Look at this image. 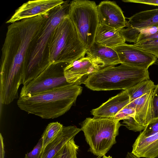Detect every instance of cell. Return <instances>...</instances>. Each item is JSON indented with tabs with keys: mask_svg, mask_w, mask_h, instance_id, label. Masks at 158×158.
<instances>
[{
	"mask_svg": "<svg viewBox=\"0 0 158 158\" xmlns=\"http://www.w3.org/2000/svg\"><path fill=\"white\" fill-rule=\"evenodd\" d=\"M47 16L40 15L11 23L7 27L2 48L0 99L12 102L19 98L23 75L33 42Z\"/></svg>",
	"mask_w": 158,
	"mask_h": 158,
	"instance_id": "6da1fadb",
	"label": "cell"
},
{
	"mask_svg": "<svg viewBox=\"0 0 158 158\" xmlns=\"http://www.w3.org/2000/svg\"><path fill=\"white\" fill-rule=\"evenodd\" d=\"M79 85L70 84L29 97H19V107L28 114L44 119H53L68 111L82 93Z\"/></svg>",
	"mask_w": 158,
	"mask_h": 158,
	"instance_id": "7a4b0ae2",
	"label": "cell"
},
{
	"mask_svg": "<svg viewBox=\"0 0 158 158\" xmlns=\"http://www.w3.org/2000/svg\"><path fill=\"white\" fill-rule=\"evenodd\" d=\"M69 2L65 1L52 9L46 17L33 42L27 68L23 75V85L36 78L50 65L46 57L48 43L56 27L64 19L69 17L70 2Z\"/></svg>",
	"mask_w": 158,
	"mask_h": 158,
	"instance_id": "3957f363",
	"label": "cell"
},
{
	"mask_svg": "<svg viewBox=\"0 0 158 158\" xmlns=\"http://www.w3.org/2000/svg\"><path fill=\"white\" fill-rule=\"evenodd\" d=\"M87 49L81 43L69 17L64 19L53 31L48 44V64L70 63L84 57Z\"/></svg>",
	"mask_w": 158,
	"mask_h": 158,
	"instance_id": "277c9868",
	"label": "cell"
},
{
	"mask_svg": "<svg viewBox=\"0 0 158 158\" xmlns=\"http://www.w3.org/2000/svg\"><path fill=\"white\" fill-rule=\"evenodd\" d=\"M120 64L104 67L91 74L84 84L94 91L126 90L143 81L149 79L148 69Z\"/></svg>",
	"mask_w": 158,
	"mask_h": 158,
	"instance_id": "5b68a950",
	"label": "cell"
},
{
	"mask_svg": "<svg viewBox=\"0 0 158 158\" xmlns=\"http://www.w3.org/2000/svg\"><path fill=\"white\" fill-rule=\"evenodd\" d=\"M121 125L119 121L112 118H86L81 123V129L89 146V151L98 157L105 155L116 143Z\"/></svg>",
	"mask_w": 158,
	"mask_h": 158,
	"instance_id": "8992f818",
	"label": "cell"
},
{
	"mask_svg": "<svg viewBox=\"0 0 158 158\" xmlns=\"http://www.w3.org/2000/svg\"><path fill=\"white\" fill-rule=\"evenodd\" d=\"M97 5L94 1L74 0L70 2L69 18L87 50L94 43L99 24Z\"/></svg>",
	"mask_w": 158,
	"mask_h": 158,
	"instance_id": "52a82bcc",
	"label": "cell"
},
{
	"mask_svg": "<svg viewBox=\"0 0 158 158\" xmlns=\"http://www.w3.org/2000/svg\"><path fill=\"white\" fill-rule=\"evenodd\" d=\"M69 63L50 65L36 78L23 85L19 97H29L54 88L70 84L65 78L64 69Z\"/></svg>",
	"mask_w": 158,
	"mask_h": 158,
	"instance_id": "ba28073f",
	"label": "cell"
},
{
	"mask_svg": "<svg viewBox=\"0 0 158 158\" xmlns=\"http://www.w3.org/2000/svg\"><path fill=\"white\" fill-rule=\"evenodd\" d=\"M113 48L117 53L120 64L148 69L156 61L154 55L134 44L125 43Z\"/></svg>",
	"mask_w": 158,
	"mask_h": 158,
	"instance_id": "9c48e42d",
	"label": "cell"
},
{
	"mask_svg": "<svg viewBox=\"0 0 158 158\" xmlns=\"http://www.w3.org/2000/svg\"><path fill=\"white\" fill-rule=\"evenodd\" d=\"M64 2L62 0L29 1L19 7L6 23H12L40 15H48L52 9Z\"/></svg>",
	"mask_w": 158,
	"mask_h": 158,
	"instance_id": "30bf717a",
	"label": "cell"
},
{
	"mask_svg": "<svg viewBox=\"0 0 158 158\" xmlns=\"http://www.w3.org/2000/svg\"><path fill=\"white\" fill-rule=\"evenodd\" d=\"M102 69L101 66L86 56L69 63L64 73L68 82L78 85L84 84L91 74Z\"/></svg>",
	"mask_w": 158,
	"mask_h": 158,
	"instance_id": "8fae6325",
	"label": "cell"
},
{
	"mask_svg": "<svg viewBox=\"0 0 158 158\" xmlns=\"http://www.w3.org/2000/svg\"><path fill=\"white\" fill-rule=\"evenodd\" d=\"M99 24L118 30L126 27L127 21L115 2L104 1L97 6Z\"/></svg>",
	"mask_w": 158,
	"mask_h": 158,
	"instance_id": "7c38bea8",
	"label": "cell"
},
{
	"mask_svg": "<svg viewBox=\"0 0 158 158\" xmlns=\"http://www.w3.org/2000/svg\"><path fill=\"white\" fill-rule=\"evenodd\" d=\"M130 102L129 96L126 90L110 98L100 106L91 111L94 117L113 118L122 109Z\"/></svg>",
	"mask_w": 158,
	"mask_h": 158,
	"instance_id": "4fadbf2b",
	"label": "cell"
},
{
	"mask_svg": "<svg viewBox=\"0 0 158 158\" xmlns=\"http://www.w3.org/2000/svg\"><path fill=\"white\" fill-rule=\"evenodd\" d=\"M153 90L130 102L125 106L135 109V120L145 128L153 119L152 97Z\"/></svg>",
	"mask_w": 158,
	"mask_h": 158,
	"instance_id": "5bb4252c",
	"label": "cell"
},
{
	"mask_svg": "<svg viewBox=\"0 0 158 158\" xmlns=\"http://www.w3.org/2000/svg\"><path fill=\"white\" fill-rule=\"evenodd\" d=\"M86 54L87 56L100 65L102 68L120 64L117 53L113 48L95 43L87 50Z\"/></svg>",
	"mask_w": 158,
	"mask_h": 158,
	"instance_id": "9a60e30c",
	"label": "cell"
},
{
	"mask_svg": "<svg viewBox=\"0 0 158 158\" xmlns=\"http://www.w3.org/2000/svg\"><path fill=\"white\" fill-rule=\"evenodd\" d=\"M81 129L74 126L64 127L62 131L42 151L40 158H52L68 141L75 136Z\"/></svg>",
	"mask_w": 158,
	"mask_h": 158,
	"instance_id": "2e32d148",
	"label": "cell"
},
{
	"mask_svg": "<svg viewBox=\"0 0 158 158\" xmlns=\"http://www.w3.org/2000/svg\"><path fill=\"white\" fill-rule=\"evenodd\" d=\"M140 158L158 156V132L147 137L138 136L132 145L131 152Z\"/></svg>",
	"mask_w": 158,
	"mask_h": 158,
	"instance_id": "e0dca14e",
	"label": "cell"
},
{
	"mask_svg": "<svg viewBox=\"0 0 158 158\" xmlns=\"http://www.w3.org/2000/svg\"><path fill=\"white\" fill-rule=\"evenodd\" d=\"M125 42L118 30L106 25L99 24L95 35V43L113 48Z\"/></svg>",
	"mask_w": 158,
	"mask_h": 158,
	"instance_id": "ac0fdd59",
	"label": "cell"
},
{
	"mask_svg": "<svg viewBox=\"0 0 158 158\" xmlns=\"http://www.w3.org/2000/svg\"><path fill=\"white\" fill-rule=\"evenodd\" d=\"M126 27L141 29L158 27V8L137 12L128 18Z\"/></svg>",
	"mask_w": 158,
	"mask_h": 158,
	"instance_id": "d6986e66",
	"label": "cell"
},
{
	"mask_svg": "<svg viewBox=\"0 0 158 158\" xmlns=\"http://www.w3.org/2000/svg\"><path fill=\"white\" fill-rule=\"evenodd\" d=\"M156 85L152 80L143 81L127 90L130 98V102L143 95L154 90Z\"/></svg>",
	"mask_w": 158,
	"mask_h": 158,
	"instance_id": "ffe728a7",
	"label": "cell"
},
{
	"mask_svg": "<svg viewBox=\"0 0 158 158\" xmlns=\"http://www.w3.org/2000/svg\"><path fill=\"white\" fill-rule=\"evenodd\" d=\"M63 127L62 124L57 122L51 123L48 125L42 135L43 139V151L62 131Z\"/></svg>",
	"mask_w": 158,
	"mask_h": 158,
	"instance_id": "44dd1931",
	"label": "cell"
},
{
	"mask_svg": "<svg viewBox=\"0 0 158 158\" xmlns=\"http://www.w3.org/2000/svg\"><path fill=\"white\" fill-rule=\"evenodd\" d=\"M74 138L66 143L52 158H77L79 146L76 144Z\"/></svg>",
	"mask_w": 158,
	"mask_h": 158,
	"instance_id": "7402d4cb",
	"label": "cell"
},
{
	"mask_svg": "<svg viewBox=\"0 0 158 158\" xmlns=\"http://www.w3.org/2000/svg\"><path fill=\"white\" fill-rule=\"evenodd\" d=\"M133 44L158 58V39L149 40Z\"/></svg>",
	"mask_w": 158,
	"mask_h": 158,
	"instance_id": "603a6c76",
	"label": "cell"
},
{
	"mask_svg": "<svg viewBox=\"0 0 158 158\" xmlns=\"http://www.w3.org/2000/svg\"><path fill=\"white\" fill-rule=\"evenodd\" d=\"M158 132V118L152 119L138 136L147 137Z\"/></svg>",
	"mask_w": 158,
	"mask_h": 158,
	"instance_id": "cb8c5ba5",
	"label": "cell"
},
{
	"mask_svg": "<svg viewBox=\"0 0 158 158\" xmlns=\"http://www.w3.org/2000/svg\"><path fill=\"white\" fill-rule=\"evenodd\" d=\"M135 114V111L134 108L125 106L118 112L113 118L120 121V120L128 119L130 117L134 118Z\"/></svg>",
	"mask_w": 158,
	"mask_h": 158,
	"instance_id": "d4e9b609",
	"label": "cell"
},
{
	"mask_svg": "<svg viewBox=\"0 0 158 158\" xmlns=\"http://www.w3.org/2000/svg\"><path fill=\"white\" fill-rule=\"evenodd\" d=\"M123 123L128 129L135 132L141 131L145 128L140 125L133 117L124 120Z\"/></svg>",
	"mask_w": 158,
	"mask_h": 158,
	"instance_id": "484cf974",
	"label": "cell"
},
{
	"mask_svg": "<svg viewBox=\"0 0 158 158\" xmlns=\"http://www.w3.org/2000/svg\"><path fill=\"white\" fill-rule=\"evenodd\" d=\"M43 143L41 137L33 150L26 154L25 158H40L43 151Z\"/></svg>",
	"mask_w": 158,
	"mask_h": 158,
	"instance_id": "4316f807",
	"label": "cell"
},
{
	"mask_svg": "<svg viewBox=\"0 0 158 158\" xmlns=\"http://www.w3.org/2000/svg\"><path fill=\"white\" fill-rule=\"evenodd\" d=\"M152 103L154 119L158 118V84L156 85L153 91Z\"/></svg>",
	"mask_w": 158,
	"mask_h": 158,
	"instance_id": "83f0119b",
	"label": "cell"
},
{
	"mask_svg": "<svg viewBox=\"0 0 158 158\" xmlns=\"http://www.w3.org/2000/svg\"><path fill=\"white\" fill-rule=\"evenodd\" d=\"M123 1L127 2H132L158 6V0H123Z\"/></svg>",
	"mask_w": 158,
	"mask_h": 158,
	"instance_id": "f1b7e54d",
	"label": "cell"
},
{
	"mask_svg": "<svg viewBox=\"0 0 158 158\" xmlns=\"http://www.w3.org/2000/svg\"><path fill=\"white\" fill-rule=\"evenodd\" d=\"M156 39H158V31L151 35L144 37L141 39L136 43L134 44H137L148 40Z\"/></svg>",
	"mask_w": 158,
	"mask_h": 158,
	"instance_id": "f546056e",
	"label": "cell"
},
{
	"mask_svg": "<svg viewBox=\"0 0 158 158\" xmlns=\"http://www.w3.org/2000/svg\"><path fill=\"white\" fill-rule=\"evenodd\" d=\"M3 137L1 133L0 134V158H4L5 151L4 145L3 143Z\"/></svg>",
	"mask_w": 158,
	"mask_h": 158,
	"instance_id": "4dcf8cb0",
	"label": "cell"
},
{
	"mask_svg": "<svg viewBox=\"0 0 158 158\" xmlns=\"http://www.w3.org/2000/svg\"><path fill=\"white\" fill-rule=\"evenodd\" d=\"M126 158H140L134 155L131 152H128L126 156Z\"/></svg>",
	"mask_w": 158,
	"mask_h": 158,
	"instance_id": "1f68e13d",
	"label": "cell"
},
{
	"mask_svg": "<svg viewBox=\"0 0 158 158\" xmlns=\"http://www.w3.org/2000/svg\"><path fill=\"white\" fill-rule=\"evenodd\" d=\"M102 158H112V157L110 156H106L105 155L104 156H103Z\"/></svg>",
	"mask_w": 158,
	"mask_h": 158,
	"instance_id": "d6a6232c",
	"label": "cell"
},
{
	"mask_svg": "<svg viewBox=\"0 0 158 158\" xmlns=\"http://www.w3.org/2000/svg\"><path fill=\"white\" fill-rule=\"evenodd\" d=\"M156 158H158V156Z\"/></svg>",
	"mask_w": 158,
	"mask_h": 158,
	"instance_id": "836d02e7",
	"label": "cell"
},
{
	"mask_svg": "<svg viewBox=\"0 0 158 158\" xmlns=\"http://www.w3.org/2000/svg\"></svg>",
	"mask_w": 158,
	"mask_h": 158,
	"instance_id": "e575fe53",
	"label": "cell"
},
{
	"mask_svg": "<svg viewBox=\"0 0 158 158\" xmlns=\"http://www.w3.org/2000/svg\"></svg>",
	"mask_w": 158,
	"mask_h": 158,
	"instance_id": "d590c367",
	"label": "cell"
}]
</instances>
